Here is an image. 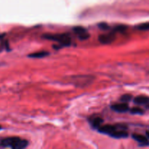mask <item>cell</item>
I'll use <instances>...</instances> for the list:
<instances>
[{"label":"cell","mask_w":149,"mask_h":149,"mask_svg":"<svg viewBox=\"0 0 149 149\" xmlns=\"http://www.w3.org/2000/svg\"><path fill=\"white\" fill-rule=\"evenodd\" d=\"M29 144L26 140L17 137H10L0 141V147H10L12 149H24Z\"/></svg>","instance_id":"6da1fadb"},{"label":"cell","mask_w":149,"mask_h":149,"mask_svg":"<svg viewBox=\"0 0 149 149\" xmlns=\"http://www.w3.org/2000/svg\"><path fill=\"white\" fill-rule=\"evenodd\" d=\"M44 38L55 41L60 43L61 46H70L71 39L68 33H58V34H44Z\"/></svg>","instance_id":"7a4b0ae2"},{"label":"cell","mask_w":149,"mask_h":149,"mask_svg":"<svg viewBox=\"0 0 149 149\" xmlns=\"http://www.w3.org/2000/svg\"><path fill=\"white\" fill-rule=\"evenodd\" d=\"M74 84L78 87H84L90 84L93 79V77L90 76H79V77H72Z\"/></svg>","instance_id":"3957f363"},{"label":"cell","mask_w":149,"mask_h":149,"mask_svg":"<svg viewBox=\"0 0 149 149\" xmlns=\"http://www.w3.org/2000/svg\"><path fill=\"white\" fill-rule=\"evenodd\" d=\"M73 30L78 35L79 38L81 40H86L90 37V34L87 32V29L82 26H75L73 28Z\"/></svg>","instance_id":"277c9868"},{"label":"cell","mask_w":149,"mask_h":149,"mask_svg":"<svg viewBox=\"0 0 149 149\" xmlns=\"http://www.w3.org/2000/svg\"><path fill=\"white\" fill-rule=\"evenodd\" d=\"M115 39V33L111 32L108 34H101L98 36V40L102 44H110Z\"/></svg>","instance_id":"5b68a950"},{"label":"cell","mask_w":149,"mask_h":149,"mask_svg":"<svg viewBox=\"0 0 149 149\" xmlns=\"http://www.w3.org/2000/svg\"><path fill=\"white\" fill-rule=\"evenodd\" d=\"M111 109L115 111L119 112V113H124V112H127L129 110V106L127 103H121V104L113 105L111 106Z\"/></svg>","instance_id":"8992f818"},{"label":"cell","mask_w":149,"mask_h":149,"mask_svg":"<svg viewBox=\"0 0 149 149\" xmlns=\"http://www.w3.org/2000/svg\"><path fill=\"white\" fill-rule=\"evenodd\" d=\"M132 138L134 140H135L136 141H138L141 146H148L149 142L148 140L146 138L145 136L141 135H138V134H134L132 135Z\"/></svg>","instance_id":"52a82bcc"},{"label":"cell","mask_w":149,"mask_h":149,"mask_svg":"<svg viewBox=\"0 0 149 149\" xmlns=\"http://www.w3.org/2000/svg\"><path fill=\"white\" fill-rule=\"evenodd\" d=\"M134 103L138 105H148L149 103V97L144 95L137 96L134 99Z\"/></svg>","instance_id":"ba28073f"},{"label":"cell","mask_w":149,"mask_h":149,"mask_svg":"<svg viewBox=\"0 0 149 149\" xmlns=\"http://www.w3.org/2000/svg\"><path fill=\"white\" fill-rule=\"evenodd\" d=\"M103 122V119L100 117H95L91 121V124L94 128L99 129L102 126V124Z\"/></svg>","instance_id":"9c48e42d"},{"label":"cell","mask_w":149,"mask_h":149,"mask_svg":"<svg viewBox=\"0 0 149 149\" xmlns=\"http://www.w3.org/2000/svg\"><path fill=\"white\" fill-rule=\"evenodd\" d=\"M49 55V52H34V53H31L30 55H29L28 56L29 58H44L45 56H47Z\"/></svg>","instance_id":"30bf717a"},{"label":"cell","mask_w":149,"mask_h":149,"mask_svg":"<svg viewBox=\"0 0 149 149\" xmlns=\"http://www.w3.org/2000/svg\"><path fill=\"white\" fill-rule=\"evenodd\" d=\"M138 30L141 31H148L149 30V23H144L138 25L136 26Z\"/></svg>","instance_id":"8fae6325"},{"label":"cell","mask_w":149,"mask_h":149,"mask_svg":"<svg viewBox=\"0 0 149 149\" xmlns=\"http://www.w3.org/2000/svg\"><path fill=\"white\" fill-rule=\"evenodd\" d=\"M130 112L131 113H133V114H143V111L138 107H133L132 109H131Z\"/></svg>","instance_id":"7c38bea8"},{"label":"cell","mask_w":149,"mask_h":149,"mask_svg":"<svg viewBox=\"0 0 149 149\" xmlns=\"http://www.w3.org/2000/svg\"><path fill=\"white\" fill-rule=\"evenodd\" d=\"M132 99V96L130 94L123 95L121 97V100H122V102H125V103L130 101Z\"/></svg>","instance_id":"4fadbf2b"},{"label":"cell","mask_w":149,"mask_h":149,"mask_svg":"<svg viewBox=\"0 0 149 149\" xmlns=\"http://www.w3.org/2000/svg\"><path fill=\"white\" fill-rule=\"evenodd\" d=\"M127 26H125V25H119V26H116L114 29L115 31L118 32H124L127 30Z\"/></svg>","instance_id":"5bb4252c"},{"label":"cell","mask_w":149,"mask_h":149,"mask_svg":"<svg viewBox=\"0 0 149 149\" xmlns=\"http://www.w3.org/2000/svg\"><path fill=\"white\" fill-rule=\"evenodd\" d=\"M98 27L100 28L101 30H108V29H110L109 25L106 23H100V24L98 25Z\"/></svg>","instance_id":"9a60e30c"},{"label":"cell","mask_w":149,"mask_h":149,"mask_svg":"<svg viewBox=\"0 0 149 149\" xmlns=\"http://www.w3.org/2000/svg\"><path fill=\"white\" fill-rule=\"evenodd\" d=\"M146 135H147V136H148V138H149V131H148V132H146Z\"/></svg>","instance_id":"2e32d148"},{"label":"cell","mask_w":149,"mask_h":149,"mask_svg":"<svg viewBox=\"0 0 149 149\" xmlns=\"http://www.w3.org/2000/svg\"><path fill=\"white\" fill-rule=\"evenodd\" d=\"M1 126H0V130H1Z\"/></svg>","instance_id":"e0dca14e"}]
</instances>
